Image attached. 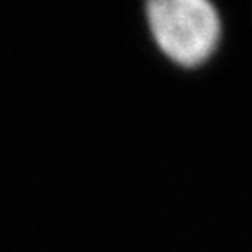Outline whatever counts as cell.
Wrapping results in <instances>:
<instances>
[{"instance_id": "cell-1", "label": "cell", "mask_w": 252, "mask_h": 252, "mask_svg": "<svg viewBox=\"0 0 252 252\" xmlns=\"http://www.w3.org/2000/svg\"><path fill=\"white\" fill-rule=\"evenodd\" d=\"M146 21L158 49L179 67L209 62L222 37V20L209 0H151Z\"/></svg>"}]
</instances>
